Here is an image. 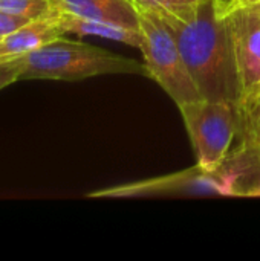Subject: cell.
Wrapping results in <instances>:
<instances>
[{"instance_id":"e0dca14e","label":"cell","mask_w":260,"mask_h":261,"mask_svg":"<svg viewBox=\"0 0 260 261\" xmlns=\"http://www.w3.org/2000/svg\"><path fill=\"white\" fill-rule=\"evenodd\" d=\"M216 3H218V6H219L224 12H227L228 9H231L233 6L238 5V0H216Z\"/></svg>"},{"instance_id":"5bb4252c","label":"cell","mask_w":260,"mask_h":261,"mask_svg":"<svg viewBox=\"0 0 260 261\" xmlns=\"http://www.w3.org/2000/svg\"><path fill=\"white\" fill-rule=\"evenodd\" d=\"M20 80V67L15 60L0 63V90Z\"/></svg>"},{"instance_id":"9c48e42d","label":"cell","mask_w":260,"mask_h":261,"mask_svg":"<svg viewBox=\"0 0 260 261\" xmlns=\"http://www.w3.org/2000/svg\"><path fill=\"white\" fill-rule=\"evenodd\" d=\"M222 168L230 177L231 196L260 197V148L242 141Z\"/></svg>"},{"instance_id":"2e32d148","label":"cell","mask_w":260,"mask_h":261,"mask_svg":"<svg viewBox=\"0 0 260 261\" xmlns=\"http://www.w3.org/2000/svg\"><path fill=\"white\" fill-rule=\"evenodd\" d=\"M256 104H260V86L256 89V92L250 98H247L244 102L239 104V107H248V106H256Z\"/></svg>"},{"instance_id":"30bf717a","label":"cell","mask_w":260,"mask_h":261,"mask_svg":"<svg viewBox=\"0 0 260 261\" xmlns=\"http://www.w3.org/2000/svg\"><path fill=\"white\" fill-rule=\"evenodd\" d=\"M51 5L67 12L116 23L130 28H139V12L132 0H49Z\"/></svg>"},{"instance_id":"7a4b0ae2","label":"cell","mask_w":260,"mask_h":261,"mask_svg":"<svg viewBox=\"0 0 260 261\" xmlns=\"http://www.w3.org/2000/svg\"><path fill=\"white\" fill-rule=\"evenodd\" d=\"M20 80L80 81L101 75H146L144 63L106 49L60 37L15 58Z\"/></svg>"},{"instance_id":"52a82bcc","label":"cell","mask_w":260,"mask_h":261,"mask_svg":"<svg viewBox=\"0 0 260 261\" xmlns=\"http://www.w3.org/2000/svg\"><path fill=\"white\" fill-rule=\"evenodd\" d=\"M44 17H48L63 34H75L78 37H100L112 41H120L138 49L141 44L139 28H130L103 20L81 17L64 9H60L54 5H51V9Z\"/></svg>"},{"instance_id":"277c9868","label":"cell","mask_w":260,"mask_h":261,"mask_svg":"<svg viewBox=\"0 0 260 261\" xmlns=\"http://www.w3.org/2000/svg\"><path fill=\"white\" fill-rule=\"evenodd\" d=\"M138 12L141 31L139 50L147 76L155 80L176 106L202 99L170 29L156 14L150 11Z\"/></svg>"},{"instance_id":"9a60e30c","label":"cell","mask_w":260,"mask_h":261,"mask_svg":"<svg viewBox=\"0 0 260 261\" xmlns=\"http://www.w3.org/2000/svg\"><path fill=\"white\" fill-rule=\"evenodd\" d=\"M28 21H31V20H28L25 17L11 15V14H6V12L0 11V37L8 35V34L17 31L18 28H21Z\"/></svg>"},{"instance_id":"ac0fdd59","label":"cell","mask_w":260,"mask_h":261,"mask_svg":"<svg viewBox=\"0 0 260 261\" xmlns=\"http://www.w3.org/2000/svg\"><path fill=\"white\" fill-rule=\"evenodd\" d=\"M250 2H254V0H238V5H244V3H250Z\"/></svg>"},{"instance_id":"ba28073f","label":"cell","mask_w":260,"mask_h":261,"mask_svg":"<svg viewBox=\"0 0 260 261\" xmlns=\"http://www.w3.org/2000/svg\"><path fill=\"white\" fill-rule=\"evenodd\" d=\"M63 35L48 17L31 20L17 31L0 37V63L20 58Z\"/></svg>"},{"instance_id":"7c38bea8","label":"cell","mask_w":260,"mask_h":261,"mask_svg":"<svg viewBox=\"0 0 260 261\" xmlns=\"http://www.w3.org/2000/svg\"><path fill=\"white\" fill-rule=\"evenodd\" d=\"M241 112V132L244 142L253 144L260 148V104L239 107Z\"/></svg>"},{"instance_id":"8992f818","label":"cell","mask_w":260,"mask_h":261,"mask_svg":"<svg viewBox=\"0 0 260 261\" xmlns=\"http://www.w3.org/2000/svg\"><path fill=\"white\" fill-rule=\"evenodd\" d=\"M225 17L239 73L241 102H244L260 86V0L236 5L225 12Z\"/></svg>"},{"instance_id":"6da1fadb","label":"cell","mask_w":260,"mask_h":261,"mask_svg":"<svg viewBox=\"0 0 260 261\" xmlns=\"http://www.w3.org/2000/svg\"><path fill=\"white\" fill-rule=\"evenodd\" d=\"M153 14L173 34L202 98L239 106L241 83L228 21L216 0Z\"/></svg>"},{"instance_id":"8fae6325","label":"cell","mask_w":260,"mask_h":261,"mask_svg":"<svg viewBox=\"0 0 260 261\" xmlns=\"http://www.w3.org/2000/svg\"><path fill=\"white\" fill-rule=\"evenodd\" d=\"M51 9L49 0H0V11L25 17L28 20L43 18Z\"/></svg>"},{"instance_id":"4fadbf2b","label":"cell","mask_w":260,"mask_h":261,"mask_svg":"<svg viewBox=\"0 0 260 261\" xmlns=\"http://www.w3.org/2000/svg\"><path fill=\"white\" fill-rule=\"evenodd\" d=\"M132 2L138 11L162 12V11H175L179 8H185L199 0H132Z\"/></svg>"},{"instance_id":"3957f363","label":"cell","mask_w":260,"mask_h":261,"mask_svg":"<svg viewBox=\"0 0 260 261\" xmlns=\"http://www.w3.org/2000/svg\"><path fill=\"white\" fill-rule=\"evenodd\" d=\"M178 109L190 136L196 164L208 173L221 171L241 132L239 106L202 98L178 106Z\"/></svg>"},{"instance_id":"5b68a950","label":"cell","mask_w":260,"mask_h":261,"mask_svg":"<svg viewBox=\"0 0 260 261\" xmlns=\"http://www.w3.org/2000/svg\"><path fill=\"white\" fill-rule=\"evenodd\" d=\"M87 196L93 199L231 196V184L224 168L218 173H208L196 164L192 168L173 174L104 188L89 193Z\"/></svg>"}]
</instances>
